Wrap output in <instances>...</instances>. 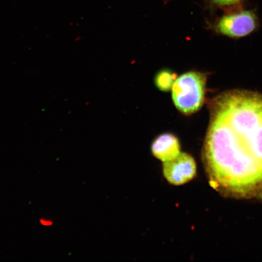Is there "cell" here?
<instances>
[{
  "label": "cell",
  "instance_id": "1",
  "mask_svg": "<svg viewBox=\"0 0 262 262\" xmlns=\"http://www.w3.org/2000/svg\"><path fill=\"white\" fill-rule=\"evenodd\" d=\"M205 159L214 187L229 194L262 186V95L224 93L212 101Z\"/></svg>",
  "mask_w": 262,
  "mask_h": 262
},
{
  "label": "cell",
  "instance_id": "2",
  "mask_svg": "<svg viewBox=\"0 0 262 262\" xmlns=\"http://www.w3.org/2000/svg\"><path fill=\"white\" fill-rule=\"evenodd\" d=\"M206 76L198 71L187 72L177 78L172 88V99L180 113L188 116L198 112L204 104Z\"/></svg>",
  "mask_w": 262,
  "mask_h": 262
},
{
  "label": "cell",
  "instance_id": "3",
  "mask_svg": "<svg viewBox=\"0 0 262 262\" xmlns=\"http://www.w3.org/2000/svg\"><path fill=\"white\" fill-rule=\"evenodd\" d=\"M258 24L257 15L253 11L234 10L219 18L214 27L219 34L231 38H241L254 32Z\"/></svg>",
  "mask_w": 262,
  "mask_h": 262
},
{
  "label": "cell",
  "instance_id": "4",
  "mask_svg": "<svg viewBox=\"0 0 262 262\" xmlns=\"http://www.w3.org/2000/svg\"><path fill=\"white\" fill-rule=\"evenodd\" d=\"M163 174L169 184L185 185L194 178L196 166L193 157L186 152L179 155L169 161L163 163Z\"/></svg>",
  "mask_w": 262,
  "mask_h": 262
},
{
  "label": "cell",
  "instance_id": "5",
  "mask_svg": "<svg viewBox=\"0 0 262 262\" xmlns=\"http://www.w3.org/2000/svg\"><path fill=\"white\" fill-rule=\"evenodd\" d=\"M150 150L153 156L163 163L174 159L181 152L178 137L171 133H162L157 136L152 141Z\"/></svg>",
  "mask_w": 262,
  "mask_h": 262
},
{
  "label": "cell",
  "instance_id": "6",
  "mask_svg": "<svg viewBox=\"0 0 262 262\" xmlns=\"http://www.w3.org/2000/svg\"><path fill=\"white\" fill-rule=\"evenodd\" d=\"M177 78L178 75L170 69L164 68L157 72L154 81L157 89L163 93H168L172 89Z\"/></svg>",
  "mask_w": 262,
  "mask_h": 262
},
{
  "label": "cell",
  "instance_id": "7",
  "mask_svg": "<svg viewBox=\"0 0 262 262\" xmlns=\"http://www.w3.org/2000/svg\"><path fill=\"white\" fill-rule=\"evenodd\" d=\"M212 8L236 9L240 8L246 0H205Z\"/></svg>",
  "mask_w": 262,
  "mask_h": 262
},
{
  "label": "cell",
  "instance_id": "8",
  "mask_svg": "<svg viewBox=\"0 0 262 262\" xmlns=\"http://www.w3.org/2000/svg\"><path fill=\"white\" fill-rule=\"evenodd\" d=\"M39 223H40V225L42 227H51L54 224V222L52 219L45 217L40 218V220H39Z\"/></svg>",
  "mask_w": 262,
  "mask_h": 262
},
{
  "label": "cell",
  "instance_id": "9",
  "mask_svg": "<svg viewBox=\"0 0 262 262\" xmlns=\"http://www.w3.org/2000/svg\"><path fill=\"white\" fill-rule=\"evenodd\" d=\"M171 0H164V4H167L169 2H171Z\"/></svg>",
  "mask_w": 262,
  "mask_h": 262
},
{
  "label": "cell",
  "instance_id": "10",
  "mask_svg": "<svg viewBox=\"0 0 262 262\" xmlns=\"http://www.w3.org/2000/svg\"><path fill=\"white\" fill-rule=\"evenodd\" d=\"M0 253H1V251H0Z\"/></svg>",
  "mask_w": 262,
  "mask_h": 262
}]
</instances>
